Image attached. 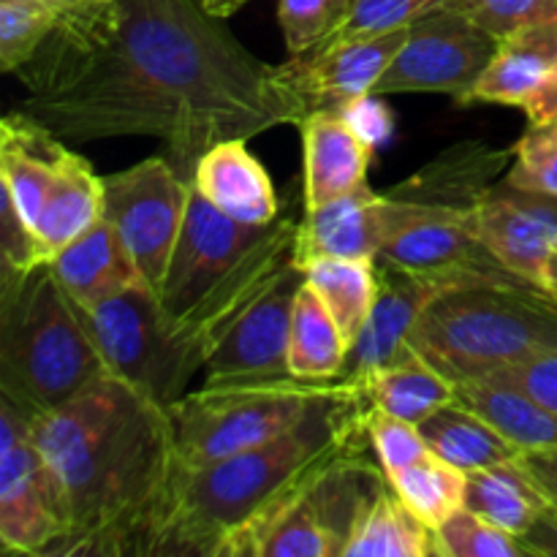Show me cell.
<instances>
[{
    "label": "cell",
    "instance_id": "6da1fadb",
    "mask_svg": "<svg viewBox=\"0 0 557 557\" xmlns=\"http://www.w3.org/2000/svg\"><path fill=\"white\" fill-rule=\"evenodd\" d=\"M16 76L20 112L63 141L156 136L188 183L218 141L308 114L281 65L250 54L201 0H85Z\"/></svg>",
    "mask_w": 557,
    "mask_h": 557
},
{
    "label": "cell",
    "instance_id": "7a4b0ae2",
    "mask_svg": "<svg viewBox=\"0 0 557 557\" xmlns=\"http://www.w3.org/2000/svg\"><path fill=\"white\" fill-rule=\"evenodd\" d=\"M33 438L63 498L58 557L150 555L180 476L169 408L103 375L33 417Z\"/></svg>",
    "mask_w": 557,
    "mask_h": 557
},
{
    "label": "cell",
    "instance_id": "3957f363",
    "mask_svg": "<svg viewBox=\"0 0 557 557\" xmlns=\"http://www.w3.org/2000/svg\"><path fill=\"white\" fill-rule=\"evenodd\" d=\"M362 381L315 403L270 444L180 473L150 555L243 557L245 544L305 482L348 451L368 446Z\"/></svg>",
    "mask_w": 557,
    "mask_h": 557
},
{
    "label": "cell",
    "instance_id": "277c9868",
    "mask_svg": "<svg viewBox=\"0 0 557 557\" xmlns=\"http://www.w3.org/2000/svg\"><path fill=\"white\" fill-rule=\"evenodd\" d=\"M511 166V150L482 141L446 147L428 166L384 194L381 264L462 283H522L479 239V201ZM528 286V283H525Z\"/></svg>",
    "mask_w": 557,
    "mask_h": 557
},
{
    "label": "cell",
    "instance_id": "5b68a950",
    "mask_svg": "<svg viewBox=\"0 0 557 557\" xmlns=\"http://www.w3.org/2000/svg\"><path fill=\"white\" fill-rule=\"evenodd\" d=\"M103 375L101 351L49 261L0 277V397L38 417Z\"/></svg>",
    "mask_w": 557,
    "mask_h": 557
},
{
    "label": "cell",
    "instance_id": "8992f818",
    "mask_svg": "<svg viewBox=\"0 0 557 557\" xmlns=\"http://www.w3.org/2000/svg\"><path fill=\"white\" fill-rule=\"evenodd\" d=\"M411 348L451 384L557 351V297L525 283L457 286L428 305Z\"/></svg>",
    "mask_w": 557,
    "mask_h": 557
},
{
    "label": "cell",
    "instance_id": "52a82bcc",
    "mask_svg": "<svg viewBox=\"0 0 557 557\" xmlns=\"http://www.w3.org/2000/svg\"><path fill=\"white\" fill-rule=\"evenodd\" d=\"M351 375L302 379L294 373L207 379L169 406L180 473L270 444L294 428L324 397L354 384Z\"/></svg>",
    "mask_w": 557,
    "mask_h": 557
},
{
    "label": "cell",
    "instance_id": "ba28073f",
    "mask_svg": "<svg viewBox=\"0 0 557 557\" xmlns=\"http://www.w3.org/2000/svg\"><path fill=\"white\" fill-rule=\"evenodd\" d=\"M92 343L109 375L169 408L207 364L205 348L172 324L161 297L150 286H134L117 297L79 305Z\"/></svg>",
    "mask_w": 557,
    "mask_h": 557
},
{
    "label": "cell",
    "instance_id": "9c48e42d",
    "mask_svg": "<svg viewBox=\"0 0 557 557\" xmlns=\"http://www.w3.org/2000/svg\"><path fill=\"white\" fill-rule=\"evenodd\" d=\"M373 444L337 457L250 536L243 557H343L359 517L386 484Z\"/></svg>",
    "mask_w": 557,
    "mask_h": 557
},
{
    "label": "cell",
    "instance_id": "30bf717a",
    "mask_svg": "<svg viewBox=\"0 0 557 557\" xmlns=\"http://www.w3.org/2000/svg\"><path fill=\"white\" fill-rule=\"evenodd\" d=\"M190 183L166 156L103 177V218L117 228L147 286L161 294L188 212Z\"/></svg>",
    "mask_w": 557,
    "mask_h": 557
},
{
    "label": "cell",
    "instance_id": "8fae6325",
    "mask_svg": "<svg viewBox=\"0 0 557 557\" xmlns=\"http://www.w3.org/2000/svg\"><path fill=\"white\" fill-rule=\"evenodd\" d=\"M65 528L63 498L33 438V417L0 397V544L14 555L58 557Z\"/></svg>",
    "mask_w": 557,
    "mask_h": 557
},
{
    "label": "cell",
    "instance_id": "7c38bea8",
    "mask_svg": "<svg viewBox=\"0 0 557 557\" xmlns=\"http://www.w3.org/2000/svg\"><path fill=\"white\" fill-rule=\"evenodd\" d=\"M500 38L479 27L471 16L438 9L408 30L395 63L381 76L375 96L395 92H446L466 101L498 52Z\"/></svg>",
    "mask_w": 557,
    "mask_h": 557
},
{
    "label": "cell",
    "instance_id": "4fadbf2b",
    "mask_svg": "<svg viewBox=\"0 0 557 557\" xmlns=\"http://www.w3.org/2000/svg\"><path fill=\"white\" fill-rule=\"evenodd\" d=\"M275 223V221H272ZM272 223L256 226L228 218L190 185L188 212L183 232L169 261L166 281L161 288V305L172 324L183 321L239 261L270 232Z\"/></svg>",
    "mask_w": 557,
    "mask_h": 557
},
{
    "label": "cell",
    "instance_id": "5bb4252c",
    "mask_svg": "<svg viewBox=\"0 0 557 557\" xmlns=\"http://www.w3.org/2000/svg\"><path fill=\"white\" fill-rule=\"evenodd\" d=\"M411 27L326 41L308 54H294L281 65V74L305 112L337 109L351 112L357 103L375 96L381 76L400 54Z\"/></svg>",
    "mask_w": 557,
    "mask_h": 557
},
{
    "label": "cell",
    "instance_id": "9a60e30c",
    "mask_svg": "<svg viewBox=\"0 0 557 557\" xmlns=\"http://www.w3.org/2000/svg\"><path fill=\"white\" fill-rule=\"evenodd\" d=\"M476 226L484 248L511 275L547 292L557 259V196L498 177L479 201Z\"/></svg>",
    "mask_w": 557,
    "mask_h": 557
},
{
    "label": "cell",
    "instance_id": "2e32d148",
    "mask_svg": "<svg viewBox=\"0 0 557 557\" xmlns=\"http://www.w3.org/2000/svg\"><path fill=\"white\" fill-rule=\"evenodd\" d=\"M308 275L297 261L261 288L259 297L237 315L226 335L207 357V379H239V375H275L288 370V335H292L294 302Z\"/></svg>",
    "mask_w": 557,
    "mask_h": 557
},
{
    "label": "cell",
    "instance_id": "e0dca14e",
    "mask_svg": "<svg viewBox=\"0 0 557 557\" xmlns=\"http://www.w3.org/2000/svg\"><path fill=\"white\" fill-rule=\"evenodd\" d=\"M379 283L381 286L373 315H370L359 341L348 351L346 370H343V375H351V379L359 381L413 354L408 341H411L413 326L419 324L428 305L444 292H449V288L462 286V283L438 281V277L411 275V272L395 270V267L381 264V261Z\"/></svg>",
    "mask_w": 557,
    "mask_h": 557
},
{
    "label": "cell",
    "instance_id": "ac0fdd59",
    "mask_svg": "<svg viewBox=\"0 0 557 557\" xmlns=\"http://www.w3.org/2000/svg\"><path fill=\"white\" fill-rule=\"evenodd\" d=\"M297 128L302 134V210H315L368 183L370 147L346 112L313 109Z\"/></svg>",
    "mask_w": 557,
    "mask_h": 557
},
{
    "label": "cell",
    "instance_id": "d6986e66",
    "mask_svg": "<svg viewBox=\"0 0 557 557\" xmlns=\"http://www.w3.org/2000/svg\"><path fill=\"white\" fill-rule=\"evenodd\" d=\"M384 243V194L364 183L341 199L302 210L294 261L308 267L319 259H379Z\"/></svg>",
    "mask_w": 557,
    "mask_h": 557
},
{
    "label": "cell",
    "instance_id": "ffe728a7",
    "mask_svg": "<svg viewBox=\"0 0 557 557\" xmlns=\"http://www.w3.org/2000/svg\"><path fill=\"white\" fill-rule=\"evenodd\" d=\"M245 141L223 139L212 145L196 163L190 185L234 221L267 226L281 218V205L270 174Z\"/></svg>",
    "mask_w": 557,
    "mask_h": 557
},
{
    "label": "cell",
    "instance_id": "44dd1931",
    "mask_svg": "<svg viewBox=\"0 0 557 557\" xmlns=\"http://www.w3.org/2000/svg\"><path fill=\"white\" fill-rule=\"evenodd\" d=\"M65 150L69 147L60 136L20 109L5 114L0 123V188L14 199L33 228Z\"/></svg>",
    "mask_w": 557,
    "mask_h": 557
},
{
    "label": "cell",
    "instance_id": "7402d4cb",
    "mask_svg": "<svg viewBox=\"0 0 557 557\" xmlns=\"http://www.w3.org/2000/svg\"><path fill=\"white\" fill-rule=\"evenodd\" d=\"M49 267L65 294L79 305L101 302L134 286H147L145 277L139 275V267L134 264L128 248L120 239L117 228L107 218L65 245L49 261Z\"/></svg>",
    "mask_w": 557,
    "mask_h": 557
},
{
    "label": "cell",
    "instance_id": "603a6c76",
    "mask_svg": "<svg viewBox=\"0 0 557 557\" xmlns=\"http://www.w3.org/2000/svg\"><path fill=\"white\" fill-rule=\"evenodd\" d=\"M557 69V22L522 27L500 38L493 63L476 82L468 103L525 107Z\"/></svg>",
    "mask_w": 557,
    "mask_h": 557
},
{
    "label": "cell",
    "instance_id": "cb8c5ba5",
    "mask_svg": "<svg viewBox=\"0 0 557 557\" xmlns=\"http://www.w3.org/2000/svg\"><path fill=\"white\" fill-rule=\"evenodd\" d=\"M103 218V177L92 172L90 163L69 150L63 152L52 188L36 221V234L41 239L47 259L52 261L65 245L96 226Z\"/></svg>",
    "mask_w": 557,
    "mask_h": 557
},
{
    "label": "cell",
    "instance_id": "d4e9b609",
    "mask_svg": "<svg viewBox=\"0 0 557 557\" xmlns=\"http://www.w3.org/2000/svg\"><path fill=\"white\" fill-rule=\"evenodd\" d=\"M455 400L487 419L517 449L557 451V411L533 400L525 392L500 381H468L457 384Z\"/></svg>",
    "mask_w": 557,
    "mask_h": 557
},
{
    "label": "cell",
    "instance_id": "484cf974",
    "mask_svg": "<svg viewBox=\"0 0 557 557\" xmlns=\"http://www.w3.org/2000/svg\"><path fill=\"white\" fill-rule=\"evenodd\" d=\"M419 430L433 455L466 473L517 462L522 457V449H517L500 430L457 400L424 419Z\"/></svg>",
    "mask_w": 557,
    "mask_h": 557
},
{
    "label": "cell",
    "instance_id": "4316f807",
    "mask_svg": "<svg viewBox=\"0 0 557 557\" xmlns=\"http://www.w3.org/2000/svg\"><path fill=\"white\" fill-rule=\"evenodd\" d=\"M549 506L547 495L522 471L520 460L468 473L466 509L476 511L520 542L544 520Z\"/></svg>",
    "mask_w": 557,
    "mask_h": 557
},
{
    "label": "cell",
    "instance_id": "83f0119b",
    "mask_svg": "<svg viewBox=\"0 0 557 557\" xmlns=\"http://www.w3.org/2000/svg\"><path fill=\"white\" fill-rule=\"evenodd\" d=\"M438 536L386 482L359 517L343 557H435Z\"/></svg>",
    "mask_w": 557,
    "mask_h": 557
},
{
    "label": "cell",
    "instance_id": "f1b7e54d",
    "mask_svg": "<svg viewBox=\"0 0 557 557\" xmlns=\"http://www.w3.org/2000/svg\"><path fill=\"white\" fill-rule=\"evenodd\" d=\"M362 384L370 406L411 424H422L435 411L455 403L457 389V384L430 368L417 351L403 357L400 362L375 370L368 379H362Z\"/></svg>",
    "mask_w": 557,
    "mask_h": 557
},
{
    "label": "cell",
    "instance_id": "f546056e",
    "mask_svg": "<svg viewBox=\"0 0 557 557\" xmlns=\"http://www.w3.org/2000/svg\"><path fill=\"white\" fill-rule=\"evenodd\" d=\"M321 302L335 315L348 346L359 341L379 299V261L375 259H319L302 267Z\"/></svg>",
    "mask_w": 557,
    "mask_h": 557
},
{
    "label": "cell",
    "instance_id": "4dcf8cb0",
    "mask_svg": "<svg viewBox=\"0 0 557 557\" xmlns=\"http://www.w3.org/2000/svg\"><path fill=\"white\" fill-rule=\"evenodd\" d=\"M346 335L308 281L294 302L288 335V370L302 379H337L348 362Z\"/></svg>",
    "mask_w": 557,
    "mask_h": 557
},
{
    "label": "cell",
    "instance_id": "1f68e13d",
    "mask_svg": "<svg viewBox=\"0 0 557 557\" xmlns=\"http://www.w3.org/2000/svg\"><path fill=\"white\" fill-rule=\"evenodd\" d=\"M386 482L392 484L397 498L433 531H438L451 515L466 506L468 473L441 460L433 451L413 460L411 466L389 473Z\"/></svg>",
    "mask_w": 557,
    "mask_h": 557
},
{
    "label": "cell",
    "instance_id": "d6a6232c",
    "mask_svg": "<svg viewBox=\"0 0 557 557\" xmlns=\"http://www.w3.org/2000/svg\"><path fill=\"white\" fill-rule=\"evenodd\" d=\"M65 11L69 9L30 0L0 3V69L16 74L58 30Z\"/></svg>",
    "mask_w": 557,
    "mask_h": 557
},
{
    "label": "cell",
    "instance_id": "836d02e7",
    "mask_svg": "<svg viewBox=\"0 0 557 557\" xmlns=\"http://www.w3.org/2000/svg\"><path fill=\"white\" fill-rule=\"evenodd\" d=\"M441 557H525V544L462 506L435 531Z\"/></svg>",
    "mask_w": 557,
    "mask_h": 557
},
{
    "label": "cell",
    "instance_id": "e575fe53",
    "mask_svg": "<svg viewBox=\"0 0 557 557\" xmlns=\"http://www.w3.org/2000/svg\"><path fill=\"white\" fill-rule=\"evenodd\" d=\"M354 0H277L288 54H308L335 36Z\"/></svg>",
    "mask_w": 557,
    "mask_h": 557
},
{
    "label": "cell",
    "instance_id": "d590c367",
    "mask_svg": "<svg viewBox=\"0 0 557 557\" xmlns=\"http://www.w3.org/2000/svg\"><path fill=\"white\" fill-rule=\"evenodd\" d=\"M504 180L528 190L557 196V123L531 125L511 150Z\"/></svg>",
    "mask_w": 557,
    "mask_h": 557
},
{
    "label": "cell",
    "instance_id": "8d00e7d4",
    "mask_svg": "<svg viewBox=\"0 0 557 557\" xmlns=\"http://www.w3.org/2000/svg\"><path fill=\"white\" fill-rule=\"evenodd\" d=\"M438 9H446V0H354L348 16L330 41L400 30Z\"/></svg>",
    "mask_w": 557,
    "mask_h": 557
},
{
    "label": "cell",
    "instance_id": "74e56055",
    "mask_svg": "<svg viewBox=\"0 0 557 557\" xmlns=\"http://www.w3.org/2000/svg\"><path fill=\"white\" fill-rule=\"evenodd\" d=\"M446 9L471 16L495 38L542 22H557V0H446Z\"/></svg>",
    "mask_w": 557,
    "mask_h": 557
},
{
    "label": "cell",
    "instance_id": "f35d334b",
    "mask_svg": "<svg viewBox=\"0 0 557 557\" xmlns=\"http://www.w3.org/2000/svg\"><path fill=\"white\" fill-rule=\"evenodd\" d=\"M364 428H368V438L373 444L375 460L381 462L386 476L400 471V468L411 466L413 460H419V457L430 451L419 424L406 422L400 417H392V413L381 411V408L370 406V403L368 411H364Z\"/></svg>",
    "mask_w": 557,
    "mask_h": 557
},
{
    "label": "cell",
    "instance_id": "ab89813d",
    "mask_svg": "<svg viewBox=\"0 0 557 557\" xmlns=\"http://www.w3.org/2000/svg\"><path fill=\"white\" fill-rule=\"evenodd\" d=\"M47 250L20 207L0 188V277H16L47 264Z\"/></svg>",
    "mask_w": 557,
    "mask_h": 557
},
{
    "label": "cell",
    "instance_id": "60d3db41",
    "mask_svg": "<svg viewBox=\"0 0 557 557\" xmlns=\"http://www.w3.org/2000/svg\"><path fill=\"white\" fill-rule=\"evenodd\" d=\"M490 381L515 386V389L525 392L533 400L544 403V406L557 411V351L539 354V357L525 359V362L509 364V368L490 375Z\"/></svg>",
    "mask_w": 557,
    "mask_h": 557
},
{
    "label": "cell",
    "instance_id": "b9f144b4",
    "mask_svg": "<svg viewBox=\"0 0 557 557\" xmlns=\"http://www.w3.org/2000/svg\"><path fill=\"white\" fill-rule=\"evenodd\" d=\"M520 466L547 495L549 504L557 506V451H525L520 457Z\"/></svg>",
    "mask_w": 557,
    "mask_h": 557
},
{
    "label": "cell",
    "instance_id": "7bdbcfd3",
    "mask_svg": "<svg viewBox=\"0 0 557 557\" xmlns=\"http://www.w3.org/2000/svg\"><path fill=\"white\" fill-rule=\"evenodd\" d=\"M522 109H525L531 125L557 123V69L553 71V76L544 82L542 90H539Z\"/></svg>",
    "mask_w": 557,
    "mask_h": 557
},
{
    "label": "cell",
    "instance_id": "ee69618b",
    "mask_svg": "<svg viewBox=\"0 0 557 557\" xmlns=\"http://www.w3.org/2000/svg\"><path fill=\"white\" fill-rule=\"evenodd\" d=\"M201 3H205V9L210 11V14L221 16V20H228V16L237 14L239 9H245L250 0H201Z\"/></svg>",
    "mask_w": 557,
    "mask_h": 557
},
{
    "label": "cell",
    "instance_id": "f6af8a7d",
    "mask_svg": "<svg viewBox=\"0 0 557 557\" xmlns=\"http://www.w3.org/2000/svg\"><path fill=\"white\" fill-rule=\"evenodd\" d=\"M0 3H14V0H0ZM30 3H47V5H58V9H74V5L85 3V0H30Z\"/></svg>",
    "mask_w": 557,
    "mask_h": 557
},
{
    "label": "cell",
    "instance_id": "bcb514c9",
    "mask_svg": "<svg viewBox=\"0 0 557 557\" xmlns=\"http://www.w3.org/2000/svg\"><path fill=\"white\" fill-rule=\"evenodd\" d=\"M555 509H557V506H555Z\"/></svg>",
    "mask_w": 557,
    "mask_h": 557
}]
</instances>
